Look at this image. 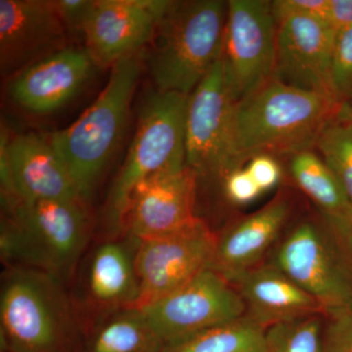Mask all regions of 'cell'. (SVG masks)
I'll list each match as a JSON object with an SVG mask.
<instances>
[{"mask_svg":"<svg viewBox=\"0 0 352 352\" xmlns=\"http://www.w3.org/2000/svg\"><path fill=\"white\" fill-rule=\"evenodd\" d=\"M336 235L339 238L340 243L344 245V250H346L347 256H349V261L352 264V217L349 220V223L346 226L340 231L339 233H335Z\"/></svg>","mask_w":352,"mask_h":352,"instance_id":"33","label":"cell"},{"mask_svg":"<svg viewBox=\"0 0 352 352\" xmlns=\"http://www.w3.org/2000/svg\"><path fill=\"white\" fill-rule=\"evenodd\" d=\"M166 352H266L265 329L244 315L170 344Z\"/></svg>","mask_w":352,"mask_h":352,"instance_id":"22","label":"cell"},{"mask_svg":"<svg viewBox=\"0 0 352 352\" xmlns=\"http://www.w3.org/2000/svg\"><path fill=\"white\" fill-rule=\"evenodd\" d=\"M92 295L102 302H126L129 307L138 298L134 263L120 245L105 244L95 252L90 267Z\"/></svg>","mask_w":352,"mask_h":352,"instance_id":"21","label":"cell"},{"mask_svg":"<svg viewBox=\"0 0 352 352\" xmlns=\"http://www.w3.org/2000/svg\"><path fill=\"white\" fill-rule=\"evenodd\" d=\"M227 6L220 60L236 103L274 76L277 23L267 0H230Z\"/></svg>","mask_w":352,"mask_h":352,"instance_id":"7","label":"cell"},{"mask_svg":"<svg viewBox=\"0 0 352 352\" xmlns=\"http://www.w3.org/2000/svg\"><path fill=\"white\" fill-rule=\"evenodd\" d=\"M342 116H344V117L347 118V119L351 120L352 122V105L342 106Z\"/></svg>","mask_w":352,"mask_h":352,"instance_id":"34","label":"cell"},{"mask_svg":"<svg viewBox=\"0 0 352 352\" xmlns=\"http://www.w3.org/2000/svg\"><path fill=\"white\" fill-rule=\"evenodd\" d=\"M342 108L328 95L271 78L234 105L230 142L236 168L258 155L312 151Z\"/></svg>","mask_w":352,"mask_h":352,"instance_id":"1","label":"cell"},{"mask_svg":"<svg viewBox=\"0 0 352 352\" xmlns=\"http://www.w3.org/2000/svg\"><path fill=\"white\" fill-rule=\"evenodd\" d=\"M224 192L228 200L236 205H247L263 193L248 170L237 168L223 177Z\"/></svg>","mask_w":352,"mask_h":352,"instance_id":"28","label":"cell"},{"mask_svg":"<svg viewBox=\"0 0 352 352\" xmlns=\"http://www.w3.org/2000/svg\"><path fill=\"white\" fill-rule=\"evenodd\" d=\"M245 170L263 192L276 187L282 177L281 166L270 155H258L252 157Z\"/></svg>","mask_w":352,"mask_h":352,"instance_id":"30","label":"cell"},{"mask_svg":"<svg viewBox=\"0 0 352 352\" xmlns=\"http://www.w3.org/2000/svg\"><path fill=\"white\" fill-rule=\"evenodd\" d=\"M188 97L156 91L146 101L126 161L109 196L107 215L113 226L124 223L129 198L139 183L160 171L186 166Z\"/></svg>","mask_w":352,"mask_h":352,"instance_id":"4","label":"cell"},{"mask_svg":"<svg viewBox=\"0 0 352 352\" xmlns=\"http://www.w3.org/2000/svg\"><path fill=\"white\" fill-rule=\"evenodd\" d=\"M0 160L2 185L11 205L17 201H82L48 138L25 133L8 141L2 136Z\"/></svg>","mask_w":352,"mask_h":352,"instance_id":"12","label":"cell"},{"mask_svg":"<svg viewBox=\"0 0 352 352\" xmlns=\"http://www.w3.org/2000/svg\"><path fill=\"white\" fill-rule=\"evenodd\" d=\"M289 210L287 198L278 195L258 212L231 226L217 238L210 268L231 282L258 266L283 230Z\"/></svg>","mask_w":352,"mask_h":352,"instance_id":"19","label":"cell"},{"mask_svg":"<svg viewBox=\"0 0 352 352\" xmlns=\"http://www.w3.org/2000/svg\"><path fill=\"white\" fill-rule=\"evenodd\" d=\"M94 2L92 0H56L55 4L67 30L82 34Z\"/></svg>","mask_w":352,"mask_h":352,"instance_id":"31","label":"cell"},{"mask_svg":"<svg viewBox=\"0 0 352 352\" xmlns=\"http://www.w3.org/2000/svg\"><path fill=\"white\" fill-rule=\"evenodd\" d=\"M198 175L188 166L166 170L146 178L132 191L124 223L138 241L184 228L194 214Z\"/></svg>","mask_w":352,"mask_h":352,"instance_id":"13","label":"cell"},{"mask_svg":"<svg viewBox=\"0 0 352 352\" xmlns=\"http://www.w3.org/2000/svg\"><path fill=\"white\" fill-rule=\"evenodd\" d=\"M331 87L340 105H352V27L337 32L331 65Z\"/></svg>","mask_w":352,"mask_h":352,"instance_id":"26","label":"cell"},{"mask_svg":"<svg viewBox=\"0 0 352 352\" xmlns=\"http://www.w3.org/2000/svg\"><path fill=\"white\" fill-rule=\"evenodd\" d=\"M94 67L85 48L68 46L11 76L7 91L11 100L27 112L53 113L80 94Z\"/></svg>","mask_w":352,"mask_h":352,"instance_id":"17","label":"cell"},{"mask_svg":"<svg viewBox=\"0 0 352 352\" xmlns=\"http://www.w3.org/2000/svg\"><path fill=\"white\" fill-rule=\"evenodd\" d=\"M141 69L142 51L113 65L94 103L71 126L48 138L85 203L94 195L119 147Z\"/></svg>","mask_w":352,"mask_h":352,"instance_id":"2","label":"cell"},{"mask_svg":"<svg viewBox=\"0 0 352 352\" xmlns=\"http://www.w3.org/2000/svg\"><path fill=\"white\" fill-rule=\"evenodd\" d=\"M168 0H96L83 28L85 47L96 67H113L153 41Z\"/></svg>","mask_w":352,"mask_h":352,"instance_id":"11","label":"cell"},{"mask_svg":"<svg viewBox=\"0 0 352 352\" xmlns=\"http://www.w3.org/2000/svg\"><path fill=\"white\" fill-rule=\"evenodd\" d=\"M116 317L101 329L94 340V352H140L149 342H157L140 312Z\"/></svg>","mask_w":352,"mask_h":352,"instance_id":"25","label":"cell"},{"mask_svg":"<svg viewBox=\"0 0 352 352\" xmlns=\"http://www.w3.org/2000/svg\"><path fill=\"white\" fill-rule=\"evenodd\" d=\"M276 23L289 16H307L327 23L330 0H276L271 1Z\"/></svg>","mask_w":352,"mask_h":352,"instance_id":"27","label":"cell"},{"mask_svg":"<svg viewBox=\"0 0 352 352\" xmlns=\"http://www.w3.org/2000/svg\"><path fill=\"white\" fill-rule=\"evenodd\" d=\"M230 283L242 296L245 315L265 330L281 322L324 314L319 303L273 263L256 266Z\"/></svg>","mask_w":352,"mask_h":352,"instance_id":"18","label":"cell"},{"mask_svg":"<svg viewBox=\"0 0 352 352\" xmlns=\"http://www.w3.org/2000/svg\"><path fill=\"white\" fill-rule=\"evenodd\" d=\"M217 237L198 219L175 232L139 241L134 258L139 309L184 286L210 268Z\"/></svg>","mask_w":352,"mask_h":352,"instance_id":"8","label":"cell"},{"mask_svg":"<svg viewBox=\"0 0 352 352\" xmlns=\"http://www.w3.org/2000/svg\"><path fill=\"white\" fill-rule=\"evenodd\" d=\"M136 310L157 342L166 346L245 315L239 292L212 268Z\"/></svg>","mask_w":352,"mask_h":352,"instance_id":"6","label":"cell"},{"mask_svg":"<svg viewBox=\"0 0 352 352\" xmlns=\"http://www.w3.org/2000/svg\"><path fill=\"white\" fill-rule=\"evenodd\" d=\"M337 32L325 21L307 16H289L279 21L273 78L335 99L331 65Z\"/></svg>","mask_w":352,"mask_h":352,"instance_id":"14","label":"cell"},{"mask_svg":"<svg viewBox=\"0 0 352 352\" xmlns=\"http://www.w3.org/2000/svg\"><path fill=\"white\" fill-rule=\"evenodd\" d=\"M0 318L4 333L25 351H46L55 344L62 319L55 292L43 277L18 272L1 294Z\"/></svg>","mask_w":352,"mask_h":352,"instance_id":"16","label":"cell"},{"mask_svg":"<svg viewBox=\"0 0 352 352\" xmlns=\"http://www.w3.org/2000/svg\"><path fill=\"white\" fill-rule=\"evenodd\" d=\"M315 148L352 204V122L342 110L324 127Z\"/></svg>","mask_w":352,"mask_h":352,"instance_id":"23","label":"cell"},{"mask_svg":"<svg viewBox=\"0 0 352 352\" xmlns=\"http://www.w3.org/2000/svg\"><path fill=\"white\" fill-rule=\"evenodd\" d=\"M83 204L80 200L15 201V221L4 236L10 239L6 245L44 267H65L78 256L87 237Z\"/></svg>","mask_w":352,"mask_h":352,"instance_id":"9","label":"cell"},{"mask_svg":"<svg viewBox=\"0 0 352 352\" xmlns=\"http://www.w3.org/2000/svg\"><path fill=\"white\" fill-rule=\"evenodd\" d=\"M324 314L281 322L265 330L266 352H323Z\"/></svg>","mask_w":352,"mask_h":352,"instance_id":"24","label":"cell"},{"mask_svg":"<svg viewBox=\"0 0 352 352\" xmlns=\"http://www.w3.org/2000/svg\"><path fill=\"white\" fill-rule=\"evenodd\" d=\"M67 32L55 1L0 0L2 73L14 76L34 62L68 47Z\"/></svg>","mask_w":352,"mask_h":352,"instance_id":"15","label":"cell"},{"mask_svg":"<svg viewBox=\"0 0 352 352\" xmlns=\"http://www.w3.org/2000/svg\"><path fill=\"white\" fill-rule=\"evenodd\" d=\"M227 1H171L155 34L150 74L157 91L190 95L221 57Z\"/></svg>","mask_w":352,"mask_h":352,"instance_id":"3","label":"cell"},{"mask_svg":"<svg viewBox=\"0 0 352 352\" xmlns=\"http://www.w3.org/2000/svg\"><path fill=\"white\" fill-rule=\"evenodd\" d=\"M234 105L219 59L189 95L187 104L186 166L198 177L215 175L223 179L237 170L230 142Z\"/></svg>","mask_w":352,"mask_h":352,"instance_id":"10","label":"cell"},{"mask_svg":"<svg viewBox=\"0 0 352 352\" xmlns=\"http://www.w3.org/2000/svg\"><path fill=\"white\" fill-rule=\"evenodd\" d=\"M291 173L298 186L320 208L335 233L352 217V204L327 164L314 151L292 156Z\"/></svg>","mask_w":352,"mask_h":352,"instance_id":"20","label":"cell"},{"mask_svg":"<svg viewBox=\"0 0 352 352\" xmlns=\"http://www.w3.org/2000/svg\"><path fill=\"white\" fill-rule=\"evenodd\" d=\"M273 264L329 317L352 312V264L330 226L305 220L280 243Z\"/></svg>","mask_w":352,"mask_h":352,"instance_id":"5","label":"cell"},{"mask_svg":"<svg viewBox=\"0 0 352 352\" xmlns=\"http://www.w3.org/2000/svg\"><path fill=\"white\" fill-rule=\"evenodd\" d=\"M327 23L337 32L352 27V0H330Z\"/></svg>","mask_w":352,"mask_h":352,"instance_id":"32","label":"cell"},{"mask_svg":"<svg viewBox=\"0 0 352 352\" xmlns=\"http://www.w3.org/2000/svg\"><path fill=\"white\" fill-rule=\"evenodd\" d=\"M323 352H352V312L330 317L325 327Z\"/></svg>","mask_w":352,"mask_h":352,"instance_id":"29","label":"cell"}]
</instances>
